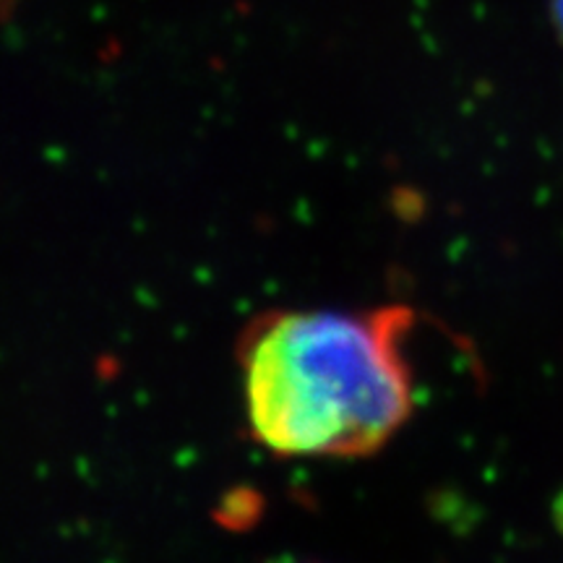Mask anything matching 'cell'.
Segmentation results:
<instances>
[{
  "label": "cell",
  "mask_w": 563,
  "mask_h": 563,
  "mask_svg": "<svg viewBox=\"0 0 563 563\" xmlns=\"http://www.w3.org/2000/svg\"><path fill=\"white\" fill-rule=\"evenodd\" d=\"M405 306L269 311L238 342L243 410L266 452L287 460L378 454L415 412Z\"/></svg>",
  "instance_id": "cell-1"
},
{
  "label": "cell",
  "mask_w": 563,
  "mask_h": 563,
  "mask_svg": "<svg viewBox=\"0 0 563 563\" xmlns=\"http://www.w3.org/2000/svg\"><path fill=\"white\" fill-rule=\"evenodd\" d=\"M553 19H555V26H559L561 37H563V0H553Z\"/></svg>",
  "instance_id": "cell-2"
}]
</instances>
